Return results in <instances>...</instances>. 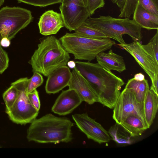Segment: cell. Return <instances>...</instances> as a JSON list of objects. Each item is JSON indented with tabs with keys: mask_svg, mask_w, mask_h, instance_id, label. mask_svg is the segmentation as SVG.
<instances>
[{
	"mask_svg": "<svg viewBox=\"0 0 158 158\" xmlns=\"http://www.w3.org/2000/svg\"></svg>",
	"mask_w": 158,
	"mask_h": 158,
	"instance_id": "obj_40",
	"label": "cell"
},
{
	"mask_svg": "<svg viewBox=\"0 0 158 158\" xmlns=\"http://www.w3.org/2000/svg\"><path fill=\"white\" fill-rule=\"evenodd\" d=\"M29 79L22 78L12 82L18 91L16 100L12 107L6 112L10 119L18 124H25L32 122L37 117L39 111L31 104L27 95V88Z\"/></svg>",
	"mask_w": 158,
	"mask_h": 158,
	"instance_id": "obj_6",
	"label": "cell"
},
{
	"mask_svg": "<svg viewBox=\"0 0 158 158\" xmlns=\"http://www.w3.org/2000/svg\"><path fill=\"white\" fill-rule=\"evenodd\" d=\"M152 82V85L150 89L153 91L157 95H158V75L156 76Z\"/></svg>",
	"mask_w": 158,
	"mask_h": 158,
	"instance_id": "obj_33",
	"label": "cell"
},
{
	"mask_svg": "<svg viewBox=\"0 0 158 158\" xmlns=\"http://www.w3.org/2000/svg\"><path fill=\"white\" fill-rule=\"evenodd\" d=\"M133 20L141 28L148 30H158V17L138 4L133 14Z\"/></svg>",
	"mask_w": 158,
	"mask_h": 158,
	"instance_id": "obj_17",
	"label": "cell"
},
{
	"mask_svg": "<svg viewBox=\"0 0 158 158\" xmlns=\"http://www.w3.org/2000/svg\"><path fill=\"white\" fill-rule=\"evenodd\" d=\"M9 58L6 52L0 44V73H2L8 67Z\"/></svg>",
	"mask_w": 158,
	"mask_h": 158,
	"instance_id": "obj_29",
	"label": "cell"
},
{
	"mask_svg": "<svg viewBox=\"0 0 158 158\" xmlns=\"http://www.w3.org/2000/svg\"><path fill=\"white\" fill-rule=\"evenodd\" d=\"M76 68L95 92L97 102L109 108H114L124 82L111 71L98 63L76 61Z\"/></svg>",
	"mask_w": 158,
	"mask_h": 158,
	"instance_id": "obj_1",
	"label": "cell"
},
{
	"mask_svg": "<svg viewBox=\"0 0 158 158\" xmlns=\"http://www.w3.org/2000/svg\"><path fill=\"white\" fill-rule=\"evenodd\" d=\"M67 64L69 68H74L76 66V63L75 62L73 61H69Z\"/></svg>",
	"mask_w": 158,
	"mask_h": 158,
	"instance_id": "obj_37",
	"label": "cell"
},
{
	"mask_svg": "<svg viewBox=\"0 0 158 158\" xmlns=\"http://www.w3.org/2000/svg\"><path fill=\"white\" fill-rule=\"evenodd\" d=\"M112 118L120 124L127 117L131 114L140 117L146 123L143 103L139 102L131 90L124 88L120 93L113 108Z\"/></svg>",
	"mask_w": 158,
	"mask_h": 158,
	"instance_id": "obj_8",
	"label": "cell"
},
{
	"mask_svg": "<svg viewBox=\"0 0 158 158\" xmlns=\"http://www.w3.org/2000/svg\"><path fill=\"white\" fill-rule=\"evenodd\" d=\"M156 3L158 4V0H155Z\"/></svg>",
	"mask_w": 158,
	"mask_h": 158,
	"instance_id": "obj_39",
	"label": "cell"
},
{
	"mask_svg": "<svg viewBox=\"0 0 158 158\" xmlns=\"http://www.w3.org/2000/svg\"><path fill=\"white\" fill-rule=\"evenodd\" d=\"M19 2H23L35 6L45 7L61 3L62 0H17Z\"/></svg>",
	"mask_w": 158,
	"mask_h": 158,
	"instance_id": "obj_28",
	"label": "cell"
},
{
	"mask_svg": "<svg viewBox=\"0 0 158 158\" xmlns=\"http://www.w3.org/2000/svg\"><path fill=\"white\" fill-rule=\"evenodd\" d=\"M138 3L147 11L158 17V4L155 0H138Z\"/></svg>",
	"mask_w": 158,
	"mask_h": 158,
	"instance_id": "obj_27",
	"label": "cell"
},
{
	"mask_svg": "<svg viewBox=\"0 0 158 158\" xmlns=\"http://www.w3.org/2000/svg\"><path fill=\"white\" fill-rule=\"evenodd\" d=\"M44 81L42 76L37 72H34L32 77L29 79L27 88V94L30 93L42 85Z\"/></svg>",
	"mask_w": 158,
	"mask_h": 158,
	"instance_id": "obj_26",
	"label": "cell"
},
{
	"mask_svg": "<svg viewBox=\"0 0 158 158\" xmlns=\"http://www.w3.org/2000/svg\"><path fill=\"white\" fill-rule=\"evenodd\" d=\"M71 76V72L66 65L60 67L48 76L45 86L47 93L54 94L68 86Z\"/></svg>",
	"mask_w": 158,
	"mask_h": 158,
	"instance_id": "obj_14",
	"label": "cell"
},
{
	"mask_svg": "<svg viewBox=\"0 0 158 158\" xmlns=\"http://www.w3.org/2000/svg\"><path fill=\"white\" fill-rule=\"evenodd\" d=\"M17 96V90L13 85H11L3 93V98L6 106V110H9L12 107Z\"/></svg>",
	"mask_w": 158,
	"mask_h": 158,
	"instance_id": "obj_23",
	"label": "cell"
},
{
	"mask_svg": "<svg viewBox=\"0 0 158 158\" xmlns=\"http://www.w3.org/2000/svg\"><path fill=\"white\" fill-rule=\"evenodd\" d=\"M74 31L78 34L90 38L100 39L107 38L102 32L89 26L85 22Z\"/></svg>",
	"mask_w": 158,
	"mask_h": 158,
	"instance_id": "obj_22",
	"label": "cell"
},
{
	"mask_svg": "<svg viewBox=\"0 0 158 158\" xmlns=\"http://www.w3.org/2000/svg\"><path fill=\"white\" fill-rule=\"evenodd\" d=\"M68 2H72L78 5L87 6V0H62L61 3L63 4Z\"/></svg>",
	"mask_w": 158,
	"mask_h": 158,
	"instance_id": "obj_32",
	"label": "cell"
},
{
	"mask_svg": "<svg viewBox=\"0 0 158 158\" xmlns=\"http://www.w3.org/2000/svg\"><path fill=\"white\" fill-rule=\"evenodd\" d=\"M120 124L132 137L141 135L148 128L144 122L139 117L134 114L127 117Z\"/></svg>",
	"mask_w": 158,
	"mask_h": 158,
	"instance_id": "obj_19",
	"label": "cell"
},
{
	"mask_svg": "<svg viewBox=\"0 0 158 158\" xmlns=\"http://www.w3.org/2000/svg\"><path fill=\"white\" fill-rule=\"evenodd\" d=\"M118 45L130 54L150 77L152 82L158 75V61L137 41Z\"/></svg>",
	"mask_w": 158,
	"mask_h": 158,
	"instance_id": "obj_9",
	"label": "cell"
},
{
	"mask_svg": "<svg viewBox=\"0 0 158 158\" xmlns=\"http://www.w3.org/2000/svg\"><path fill=\"white\" fill-rule=\"evenodd\" d=\"M134 78L138 81H141L145 79L144 75L141 73H139L135 74Z\"/></svg>",
	"mask_w": 158,
	"mask_h": 158,
	"instance_id": "obj_36",
	"label": "cell"
},
{
	"mask_svg": "<svg viewBox=\"0 0 158 158\" xmlns=\"http://www.w3.org/2000/svg\"><path fill=\"white\" fill-rule=\"evenodd\" d=\"M85 23L102 32L107 38L113 39L120 44L126 43L123 35H128L134 41L139 42L143 37L142 28L130 18H116L110 15H100L97 18L89 16Z\"/></svg>",
	"mask_w": 158,
	"mask_h": 158,
	"instance_id": "obj_4",
	"label": "cell"
},
{
	"mask_svg": "<svg viewBox=\"0 0 158 158\" xmlns=\"http://www.w3.org/2000/svg\"><path fill=\"white\" fill-rule=\"evenodd\" d=\"M38 25L40 33L45 36L56 34L61 28L64 27L60 13L53 10L46 11L42 15Z\"/></svg>",
	"mask_w": 158,
	"mask_h": 158,
	"instance_id": "obj_15",
	"label": "cell"
},
{
	"mask_svg": "<svg viewBox=\"0 0 158 158\" xmlns=\"http://www.w3.org/2000/svg\"><path fill=\"white\" fill-rule=\"evenodd\" d=\"M82 100L74 89L62 91L52 107L54 113L64 115L71 113L82 102Z\"/></svg>",
	"mask_w": 158,
	"mask_h": 158,
	"instance_id": "obj_13",
	"label": "cell"
},
{
	"mask_svg": "<svg viewBox=\"0 0 158 158\" xmlns=\"http://www.w3.org/2000/svg\"><path fill=\"white\" fill-rule=\"evenodd\" d=\"M72 117L78 128L88 139L99 144L108 142L111 139L108 131L87 113L75 114Z\"/></svg>",
	"mask_w": 158,
	"mask_h": 158,
	"instance_id": "obj_10",
	"label": "cell"
},
{
	"mask_svg": "<svg viewBox=\"0 0 158 158\" xmlns=\"http://www.w3.org/2000/svg\"><path fill=\"white\" fill-rule=\"evenodd\" d=\"M96 58L98 63L107 70H114L121 73L126 69L123 57L114 52L111 49L107 52L99 53Z\"/></svg>",
	"mask_w": 158,
	"mask_h": 158,
	"instance_id": "obj_16",
	"label": "cell"
},
{
	"mask_svg": "<svg viewBox=\"0 0 158 158\" xmlns=\"http://www.w3.org/2000/svg\"><path fill=\"white\" fill-rule=\"evenodd\" d=\"M70 58L59 40L50 36L40 41L29 63L33 72L48 77L58 68L66 65Z\"/></svg>",
	"mask_w": 158,
	"mask_h": 158,
	"instance_id": "obj_3",
	"label": "cell"
},
{
	"mask_svg": "<svg viewBox=\"0 0 158 158\" xmlns=\"http://www.w3.org/2000/svg\"><path fill=\"white\" fill-rule=\"evenodd\" d=\"M10 40L7 38L5 37L2 39L0 41V44L2 46L4 47H9L10 44Z\"/></svg>",
	"mask_w": 158,
	"mask_h": 158,
	"instance_id": "obj_34",
	"label": "cell"
},
{
	"mask_svg": "<svg viewBox=\"0 0 158 158\" xmlns=\"http://www.w3.org/2000/svg\"><path fill=\"white\" fill-rule=\"evenodd\" d=\"M73 123L66 117L48 114L32 122L27 131L29 141L41 143H68L72 140Z\"/></svg>",
	"mask_w": 158,
	"mask_h": 158,
	"instance_id": "obj_2",
	"label": "cell"
},
{
	"mask_svg": "<svg viewBox=\"0 0 158 158\" xmlns=\"http://www.w3.org/2000/svg\"><path fill=\"white\" fill-rule=\"evenodd\" d=\"M126 1V0H111L113 3L116 4L120 8L123 7Z\"/></svg>",
	"mask_w": 158,
	"mask_h": 158,
	"instance_id": "obj_35",
	"label": "cell"
},
{
	"mask_svg": "<svg viewBox=\"0 0 158 158\" xmlns=\"http://www.w3.org/2000/svg\"><path fill=\"white\" fill-rule=\"evenodd\" d=\"M138 0H126L123 7L120 8V13L118 17L120 18H130L133 15L138 4Z\"/></svg>",
	"mask_w": 158,
	"mask_h": 158,
	"instance_id": "obj_24",
	"label": "cell"
},
{
	"mask_svg": "<svg viewBox=\"0 0 158 158\" xmlns=\"http://www.w3.org/2000/svg\"><path fill=\"white\" fill-rule=\"evenodd\" d=\"M31 12L19 7L6 6L0 10V41L6 37L10 40L32 21Z\"/></svg>",
	"mask_w": 158,
	"mask_h": 158,
	"instance_id": "obj_7",
	"label": "cell"
},
{
	"mask_svg": "<svg viewBox=\"0 0 158 158\" xmlns=\"http://www.w3.org/2000/svg\"><path fill=\"white\" fill-rule=\"evenodd\" d=\"M143 45L145 49L158 61V30L148 43Z\"/></svg>",
	"mask_w": 158,
	"mask_h": 158,
	"instance_id": "obj_25",
	"label": "cell"
},
{
	"mask_svg": "<svg viewBox=\"0 0 158 158\" xmlns=\"http://www.w3.org/2000/svg\"><path fill=\"white\" fill-rule=\"evenodd\" d=\"M27 95L31 104L37 110L39 111L40 103L38 92L36 89H35L27 94Z\"/></svg>",
	"mask_w": 158,
	"mask_h": 158,
	"instance_id": "obj_31",
	"label": "cell"
},
{
	"mask_svg": "<svg viewBox=\"0 0 158 158\" xmlns=\"http://www.w3.org/2000/svg\"><path fill=\"white\" fill-rule=\"evenodd\" d=\"M104 5V0H87V7L91 15L97 9L103 7Z\"/></svg>",
	"mask_w": 158,
	"mask_h": 158,
	"instance_id": "obj_30",
	"label": "cell"
},
{
	"mask_svg": "<svg viewBox=\"0 0 158 158\" xmlns=\"http://www.w3.org/2000/svg\"><path fill=\"white\" fill-rule=\"evenodd\" d=\"M111 138L117 143L120 144H131L132 137L119 124L116 123L111 127L108 131Z\"/></svg>",
	"mask_w": 158,
	"mask_h": 158,
	"instance_id": "obj_21",
	"label": "cell"
},
{
	"mask_svg": "<svg viewBox=\"0 0 158 158\" xmlns=\"http://www.w3.org/2000/svg\"><path fill=\"white\" fill-rule=\"evenodd\" d=\"M62 46L74 59L91 61L99 53L108 50L115 44L108 38L94 39L76 32L66 33L59 39Z\"/></svg>",
	"mask_w": 158,
	"mask_h": 158,
	"instance_id": "obj_5",
	"label": "cell"
},
{
	"mask_svg": "<svg viewBox=\"0 0 158 158\" xmlns=\"http://www.w3.org/2000/svg\"><path fill=\"white\" fill-rule=\"evenodd\" d=\"M143 106L145 119L149 128L155 119L158 107V95L150 89L146 94Z\"/></svg>",
	"mask_w": 158,
	"mask_h": 158,
	"instance_id": "obj_18",
	"label": "cell"
},
{
	"mask_svg": "<svg viewBox=\"0 0 158 158\" xmlns=\"http://www.w3.org/2000/svg\"><path fill=\"white\" fill-rule=\"evenodd\" d=\"M5 0H0V7L3 4Z\"/></svg>",
	"mask_w": 158,
	"mask_h": 158,
	"instance_id": "obj_38",
	"label": "cell"
},
{
	"mask_svg": "<svg viewBox=\"0 0 158 158\" xmlns=\"http://www.w3.org/2000/svg\"><path fill=\"white\" fill-rule=\"evenodd\" d=\"M125 88L130 89L134 93L137 101L143 103L145 97L149 87L148 80L145 79L139 81L134 78L129 80Z\"/></svg>",
	"mask_w": 158,
	"mask_h": 158,
	"instance_id": "obj_20",
	"label": "cell"
},
{
	"mask_svg": "<svg viewBox=\"0 0 158 158\" xmlns=\"http://www.w3.org/2000/svg\"><path fill=\"white\" fill-rule=\"evenodd\" d=\"M59 9L64 27L70 31H74L90 15L87 6L72 2L61 4Z\"/></svg>",
	"mask_w": 158,
	"mask_h": 158,
	"instance_id": "obj_11",
	"label": "cell"
},
{
	"mask_svg": "<svg viewBox=\"0 0 158 158\" xmlns=\"http://www.w3.org/2000/svg\"><path fill=\"white\" fill-rule=\"evenodd\" d=\"M69 89L74 90L83 101L91 105L98 101L94 91L87 80L75 67L71 72L68 85Z\"/></svg>",
	"mask_w": 158,
	"mask_h": 158,
	"instance_id": "obj_12",
	"label": "cell"
}]
</instances>
